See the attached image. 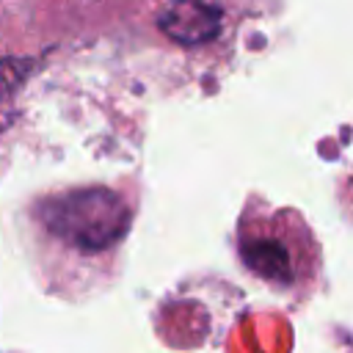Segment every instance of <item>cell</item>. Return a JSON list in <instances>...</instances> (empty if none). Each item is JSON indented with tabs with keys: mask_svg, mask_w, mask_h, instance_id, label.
<instances>
[{
	"mask_svg": "<svg viewBox=\"0 0 353 353\" xmlns=\"http://www.w3.org/2000/svg\"><path fill=\"white\" fill-rule=\"evenodd\" d=\"M132 215L130 199L105 185L39 196L28 207L25 226L47 290L83 295L102 287L116 273Z\"/></svg>",
	"mask_w": 353,
	"mask_h": 353,
	"instance_id": "cell-1",
	"label": "cell"
},
{
	"mask_svg": "<svg viewBox=\"0 0 353 353\" xmlns=\"http://www.w3.org/2000/svg\"><path fill=\"white\" fill-rule=\"evenodd\" d=\"M234 245L240 265L270 290L284 295H306L314 290L320 243L298 210H276L251 199L237 221Z\"/></svg>",
	"mask_w": 353,
	"mask_h": 353,
	"instance_id": "cell-2",
	"label": "cell"
}]
</instances>
